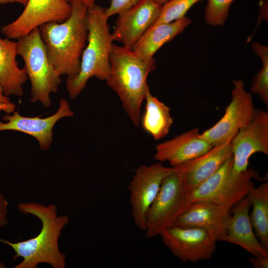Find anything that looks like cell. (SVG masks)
Here are the masks:
<instances>
[{
  "label": "cell",
  "mask_w": 268,
  "mask_h": 268,
  "mask_svg": "<svg viewBox=\"0 0 268 268\" xmlns=\"http://www.w3.org/2000/svg\"><path fill=\"white\" fill-rule=\"evenodd\" d=\"M17 209L25 214L37 217L42 228L36 236L26 240L13 242L0 238V242L13 250L14 260L23 258L14 268H37L42 263L49 264L53 268H65L67 257L59 249V239L69 222L68 217L58 215L57 206L53 203L45 206L37 202H20Z\"/></svg>",
  "instance_id": "6da1fadb"
},
{
  "label": "cell",
  "mask_w": 268,
  "mask_h": 268,
  "mask_svg": "<svg viewBox=\"0 0 268 268\" xmlns=\"http://www.w3.org/2000/svg\"><path fill=\"white\" fill-rule=\"evenodd\" d=\"M71 12L62 22H50L38 28L49 59L60 76L73 78L78 74L87 41L88 7L79 1L70 2Z\"/></svg>",
  "instance_id": "7a4b0ae2"
},
{
  "label": "cell",
  "mask_w": 268,
  "mask_h": 268,
  "mask_svg": "<svg viewBox=\"0 0 268 268\" xmlns=\"http://www.w3.org/2000/svg\"><path fill=\"white\" fill-rule=\"evenodd\" d=\"M155 67L154 58L143 61L138 58L132 49L113 44L106 83L118 95L135 127L139 125L141 104L149 89L148 75Z\"/></svg>",
  "instance_id": "3957f363"
},
{
  "label": "cell",
  "mask_w": 268,
  "mask_h": 268,
  "mask_svg": "<svg viewBox=\"0 0 268 268\" xmlns=\"http://www.w3.org/2000/svg\"><path fill=\"white\" fill-rule=\"evenodd\" d=\"M105 8L95 4L88 8V34L83 50L80 71L73 78H67L66 88L71 99H75L85 88L88 80L95 77L107 79L110 70V55L113 41L109 31L108 17Z\"/></svg>",
  "instance_id": "277c9868"
},
{
  "label": "cell",
  "mask_w": 268,
  "mask_h": 268,
  "mask_svg": "<svg viewBox=\"0 0 268 268\" xmlns=\"http://www.w3.org/2000/svg\"><path fill=\"white\" fill-rule=\"evenodd\" d=\"M17 40V55L24 61L23 68L31 83L30 102L39 101L48 108L52 103L50 94L58 91L61 79L49 59L39 28Z\"/></svg>",
  "instance_id": "5b68a950"
},
{
  "label": "cell",
  "mask_w": 268,
  "mask_h": 268,
  "mask_svg": "<svg viewBox=\"0 0 268 268\" xmlns=\"http://www.w3.org/2000/svg\"><path fill=\"white\" fill-rule=\"evenodd\" d=\"M184 190L179 166L163 179L159 192L146 216V237L159 235L171 227L181 213V202Z\"/></svg>",
  "instance_id": "8992f818"
},
{
  "label": "cell",
  "mask_w": 268,
  "mask_h": 268,
  "mask_svg": "<svg viewBox=\"0 0 268 268\" xmlns=\"http://www.w3.org/2000/svg\"><path fill=\"white\" fill-rule=\"evenodd\" d=\"M232 99L222 117L214 126L199 134L213 146L232 140L252 119L255 110L252 94L241 79L233 81Z\"/></svg>",
  "instance_id": "52a82bcc"
},
{
  "label": "cell",
  "mask_w": 268,
  "mask_h": 268,
  "mask_svg": "<svg viewBox=\"0 0 268 268\" xmlns=\"http://www.w3.org/2000/svg\"><path fill=\"white\" fill-rule=\"evenodd\" d=\"M159 236L165 246L184 263H197L211 259L218 237L213 231L196 228L172 226Z\"/></svg>",
  "instance_id": "ba28073f"
},
{
  "label": "cell",
  "mask_w": 268,
  "mask_h": 268,
  "mask_svg": "<svg viewBox=\"0 0 268 268\" xmlns=\"http://www.w3.org/2000/svg\"><path fill=\"white\" fill-rule=\"evenodd\" d=\"M176 169L167 167L162 162L137 167L130 183V202L135 226L145 231L147 212L156 197L164 178Z\"/></svg>",
  "instance_id": "9c48e42d"
},
{
  "label": "cell",
  "mask_w": 268,
  "mask_h": 268,
  "mask_svg": "<svg viewBox=\"0 0 268 268\" xmlns=\"http://www.w3.org/2000/svg\"><path fill=\"white\" fill-rule=\"evenodd\" d=\"M71 12L67 0H28L20 16L2 26L0 32L9 39H18L44 24L65 21Z\"/></svg>",
  "instance_id": "30bf717a"
},
{
  "label": "cell",
  "mask_w": 268,
  "mask_h": 268,
  "mask_svg": "<svg viewBox=\"0 0 268 268\" xmlns=\"http://www.w3.org/2000/svg\"><path fill=\"white\" fill-rule=\"evenodd\" d=\"M233 163L230 173L237 176L248 168L249 160L257 152L268 155V113L256 109L250 122L231 140Z\"/></svg>",
  "instance_id": "8fae6325"
},
{
  "label": "cell",
  "mask_w": 268,
  "mask_h": 268,
  "mask_svg": "<svg viewBox=\"0 0 268 268\" xmlns=\"http://www.w3.org/2000/svg\"><path fill=\"white\" fill-rule=\"evenodd\" d=\"M162 5L155 0H141L118 15L111 38L132 49L142 34L153 25L161 13Z\"/></svg>",
  "instance_id": "7c38bea8"
},
{
  "label": "cell",
  "mask_w": 268,
  "mask_h": 268,
  "mask_svg": "<svg viewBox=\"0 0 268 268\" xmlns=\"http://www.w3.org/2000/svg\"><path fill=\"white\" fill-rule=\"evenodd\" d=\"M58 111L52 115L46 117H27L14 111L12 115L6 114L0 121V131H14L31 135L38 141L42 150H47L53 142V128L56 123L64 117H70L74 112L70 109L69 103L65 99L60 100Z\"/></svg>",
  "instance_id": "4fadbf2b"
},
{
  "label": "cell",
  "mask_w": 268,
  "mask_h": 268,
  "mask_svg": "<svg viewBox=\"0 0 268 268\" xmlns=\"http://www.w3.org/2000/svg\"><path fill=\"white\" fill-rule=\"evenodd\" d=\"M251 206L246 196L232 207L227 226L219 241L238 245L254 257H268V249L260 242L252 226Z\"/></svg>",
  "instance_id": "5bb4252c"
},
{
  "label": "cell",
  "mask_w": 268,
  "mask_h": 268,
  "mask_svg": "<svg viewBox=\"0 0 268 268\" xmlns=\"http://www.w3.org/2000/svg\"><path fill=\"white\" fill-rule=\"evenodd\" d=\"M200 130L195 128L156 145L154 159L160 162H168L177 166L208 152L213 146L199 137Z\"/></svg>",
  "instance_id": "9a60e30c"
},
{
  "label": "cell",
  "mask_w": 268,
  "mask_h": 268,
  "mask_svg": "<svg viewBox=\"0 0 268 268\" xmlns=\"http://www.w3.org/2000/svg\"><path fill=\"white\" fill-rule=\"evenodd\" d=\"M230 217V211L216 203L211 201H198L189 205L172 226L210 230L216 234L219 241Z\"/></svg>",
  "instance_id": "2e32d148"
},
{
  "label": "cell",
  "mask_w": 268,
  "mask_h": 268,
  "mask_svg": "<svg viewBox=\"0 0 268 268\" xmlns=\"http://www.w3.org/2000/svg\"><path fill=\"white\" fill-rule=\"evenodd\" d=\"M233 155L231 140L213 146L204 154L179 165L184 191H188L213 175Z\"/></svg>",
  "instance_id": "e0dca14e"
},
{
  "label": "cell",
  "mask_w": 268,
  "mask_h": 268,
  "mask_svg": "<svg viewBox=\"0 0 268 268\" xmlns=\"http://www.w3.org/2000/svg\"><path fill=\"white\" fill-rule=\"evenodd\" d=\"M192 20L185 16L170 22L154 24L139 38L132 49L139 59L149 61L165 43L184 31Z\"/></svg>",
  "instance_id": "ac0fdd59"
},
{
  "label": "cell",
  "mask_w": 268,
  "mask_h": 268,
  "mask_svg": "<svg viewBox=\"0 0 268 268\" xmlns=\"http://www.w3.org/2000/svg\"><path fill=\"white\" fill-rule=\"evenodd\" d=\"M16 42L0 37V83L4 94L8 96H21L23 84L28 80L23 68H20L16 60Z\"/></svg>",
  "instance_id": "d6986e66"
},
{
  "label": "cell",
  "mask_w": 268,
  "mask_h": 268,
  "mask_svg": "<svg viewBox=\"0 0 268 268\" xmlns=\"http://www.w3.org/2000/svg\"><path fill=\"white\" fill-rule=\"evenodd\" d=\"M233 155L210 177L188 191H184L181 202V213L191 204L201 201L216 203L231 172Z\"/></svg>",
  "instance_id": "ffe728a7"
},
{
  "label": "cell",
  "mask_w": 268,
  "mask_h": 268,
  "mask_svg": "<svg viewBox=\"0 0 268 268\" xmlns=\"http://www.w3.org/2000/svg\"><path fill=\"white\" fill-rule=\"evenodd\" d=\"M145 105L140 122L142 129L155 140L160 139L169 133L173 123L170 108L156 97L150 89L146 93Z\"/></svg>",
  "instance_id": "44dd1931"
},
{
  "label": "cell",
  "mask_w": 268,
  "mask_h": 268,
  "mask_svg": "<svg viewBox=\"0 0 268 268\" xmlns=\"http://www.w3.org/2000/svg\"><path fill=\"white\" fill-rule=\"evenodd\" d=\"M252 206L250 219L258 239L268 249V183L254 187L248 193Z\"/></svg>",
  "instance_id": "7402d4cb"
},
{
  "label": "cell",
  "mask_w": 268,
  "mask_h": 268,
  "mask_svg": "<svg viewBox=\"0 0 268 268\" xmlns=\"http://www.w3.org/2000/svg\"><path fill=\"white\" fill-rule=\"evenodd\" d=\"M266 180L259 176V172L253 168L234 176H229L216 203L230 211L232 207L254 187L253 179Z\"/></svg>",
  "instance_id": "603a6c76"
},
{
  "label": "cell",
  "mask_w": 268,
  "mask_h": 268,
  "mask_svg": "<svg viewBox=\"0 0 268 268\" xmlns=\"http://www.w3.org/2000/svg\"><path fill=\"white\" fill-rule=\"evenodd\" d=\"M252 48L260 58L262 67L254 77L251 87L252 92L259 94L263 102L268 106V47L255 42Z\"/></svg>",
  "instance_id": "cb8c5ba5"
},
{
  "label": "cell",
  "mask_w": 268,
  "mask_h": 268,
  "mask_svg": "<svg viewBox=\"0 0 268 268\" xmlns=\"http://www.w3.org/2000/svg\"><path fill=\"white\" fill-rule=\"evenodd\" d=\"M202 0H169L162 5L160 16L154 24L170 22L185 16L196 3Z\"/></svg>",
  "instance_id": "d4e9b609"
},
{
  "label": "cell",
  "mask_w": 268,
  "mask_h": 268,
  "mask_svg": "<svg viewBox=\"0 0 268 268\" xmlns=\"http://www.w3.org/2000/svg\"><path fill=\"white\" fill-rule=\"evenodd\" d=\"M234 0H207L204 20L211 26L223 25L229 15L230 5Z\"/></svg>",
  "instance_id": "484cf974"
},
{
  "label": "cell",
  "mask_w": 268,
  "mask_h": 268,
  "mask_svg": "<svg viewBox=\"0 0 268 268\" xmlns=\"http://www.w3.org/2000/svg\"><path fill=\"white\" fill-rule=\"evenodd\" d=\"M141 0H111L110 5L105 9L106 16L109 18L114 15L132 7Z\"/></svg>",
  "instance_id": "4316f807"
},
{
  "label": "cell",
  "mask_w": 268,
  "mask_h": 268,
  "mask_svg": "<svg viewBox=\"0 0 268 268\" xmlns=\"http://www.w3.org/2000/svg\"><path fill=\"white\" fill-rule=\"evenodd\" d=\"M15 109V105L13 103L8 96L4 94L0 83V112L3 111L6 114H11Z\"/></svg>",
  "instance_id": "83f0119b"
},
{
  "label": "cell",
  "mask_w": 268,
  "mask_h": 268,
  "mask_svg": "<svg viewBox=\"0 0 268 268\" xmlns=\"http://www.w3.org/2000/svg\"><path fill=\"white\" fill-rule=\"evenodd\" d=\"M249 262L254 268H268V257H254L249 258Z\"/></svg>",
  "instance_id": "f1b7e54d"
},
{
  "label": "cell",
  "mask_w": 268,
  "mask_h": 268,
  "mask_svg": "<svg viewBox=\"0 0 268 268\" xmlns=\"http://www.w3.org/2000/svg\"><path fill=\"white\" fill-rule=\"evenodd\" d=\"M69 3L72 1H79L85 4L88 7L90 8L93 7L96 4V0H67Z\"/></svg>",
  "instance_id": "f546056e"
},
{
  "label": "cell",
  "mask_w": 268,
  "mask_h": 268,
  "mask_svg": "<svg viewBox=\"0 0 268 268\" xmlns=\"http://www.w3.org/2000/svg\"><path fill=\"white\" fill-rule=\"evenodd\" d=\"M28 0H0V4L8 3H18L25 6Z\"/></svg>",
  "instance_id": "4dcf8cb0"
},
{
  "label": "cell",
  "mask_w": 268,
  "mask_h": 268,
  "mask_svg": "<svg viewBox=\"0 0 268 268\" xmlns=\"http://www.w3.org/2000/svg\"><path fill=\"white\" fill-rule=\"evenodd\" d=\"M156 1L158 2L161 5H163L166 2H167L169 0H155Z\"/></svg>",
  "instance_id": "1f68e13d"
},
{
  "label": "cell",
  "mask_w": 268,
  "mask_h": 268,
  "mask_svg": "<svg viewBox=\"0 0 268 268\" xmlns=\"http://www.w3.org/2000/svg\"><path fill=\"white\" fill-rule=\"evenodd\" d=\"M3 195L0 191V206L2 203V200H3Z\"/></svg>",
  "instance_id": "d6a6232c"
}]
</instances>
